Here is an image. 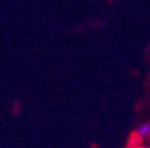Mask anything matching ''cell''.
<instances>
[{"instance_id":"obj_1","label":"cell","mask_w":150,"mask_h":148,"mask_svg":"<svg viewBox=\"0 0 150 148\" xmlns=\"http://www.w3.org/2000/svg\"><path fill=\"white\" fill-rule=\"evenodd\" d=\"M134 133L140 138V140H142V138H145V137H149V135H150V124H144V125H140Z\"/></svg>"},{"instance_id":"obj_2","label":"cell","mask_w":150,"mask_h":148,"mask_svg":"<svg viewBox=\"0 0 150 148\" xmlns=\"http://www.w3.org/2000/svg\"><path fill=\"white\" fill-rule=\"evenodd\" d=\"M127 148H147L144 145H127Z\"/></svg>"}]
</instances>
